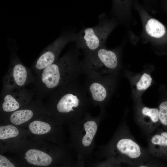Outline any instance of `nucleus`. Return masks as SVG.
<instances>
[{
  "mask_svg": "<svg viewBox=\"0 0 167 167\" xmlns=\"http://www.w3.org/2000/svg\"><path fill=\"white\" fill-rule=\"evenodd\" d=\"M76 81L58 88L49 95L48 113L62 125L68 126L79 121L87 112L90 102L84 87Z\"/></svg>",
  "mask_w": 167,
  "mask_h": 167,
  "instance_id": "obj_1",
  "label": "nucleus"
},
{
  "mask_svg": "<svg viewBox=\"0 0 167 167\" xmlns=\"http://www.w3.org/2000/svg\"><path fill=\"white\" fill-rule=\"evenodd\" d=\"M79 56L77 48L70 49L37 75L34 91L38 98L41 99L58 88L76 80L83 73Z\"/></svg>",
  "mask_w": 167,
  "mask_h": 167,
  "instance_id": "obj_2",
  "label": "nucleus"
},
{
  "mask_svg": "<svg viewBox=\"0 0 167 167\" xmlns=\"http://www.w3.org/2000/svg\"><path fill=\"white\" fill-rule=\"evenodd\" d=\"M98 153L112 157L119 162L138 164L146 160L149 153L141 146L131 133L125 121H123L106 144L100 146Z\"/></svg>",
  "mask_w": 167,
  "mask_h": 167,
  "instance_id": "obj_3",
  "label": "nucleus"
},
{
  "mask_svg": "<svg viewBox=\"0 0 167 167\" xmlns=\"http://www.w3.org/2000/svg\"><path fill=\"white\" fill-rule=\"evenodd\" d=\"M105 115L104 109H101L96 117H93L87 112L79 121L68 126L69 145L79 157L88 156L93 153L96 135Z\"/></svg>",
  "mask_w": 167,
  "mask_h": 167,
  "instance_id": "obj_4",
  "label": "nucleus"
},
{
  "mask_svg": "<svg viewBox=\"0 0 167 167\" xmlns=\"http://www.w3.org/2000/svg\"><path fill=\"white\" fill-rule=\"evenodd\" d=\"M72 149L69 145H60L28 139L12 153L28 164L40 167L48 166L54 159L68 156Z\"/></svg>",
  "mask_w": 167,
  "mask_h": 167,
  "instance_id": "obj_5",
  "label": "nucleus"
},
{
  "mask_svg": "<svg viewBox=\"0 0 167 167\" xmlns=\"http://www.w3.org/2000/svg\"><path fill=\"white\" fill-rule=\"evenodd\" d=\"M63 126L46 113L32 120L25 128L30 140L64 145L66 135Z\"/></svg>",
  "mask_w": 167,
  "mask_h": 167,
  "instance_id": "obj_6",
  "label": "nucleus"
},
{
  "mask_svg": "<svg viewBox=\"0 0 167 167\" xmlns=\"http://www.w3.org/2000/svg\"><path fill=\"white\" fill-rule=\"evenodd\" d=\"M82 61L83 73L86 76L116 75L119 61L116 53L104 45L93 51L84 54Z\"/></svg>",
  "mask_w": 167,
  "mask_h": 167,
  "instance_id": "obj_7",
  "label": "nucleus"
},
{
  "mask_svg": "<svg viewBox=\"0 0 167 167\" xmlns=\"http://www.w3.org/2000/svg\"><path fill=\"white\" fill-rule=\"evenodd\" d=\"M11 53L10 62L8 69L3 80L2 92L24 88L28 84L35 82L36 77L31 70L22 62L16 53V46L14 41H9Z\"/></svg>",
  "mask_w": 167,
  "mask_h": 167,
  "instance_id": "obj_8",
  "label": "nucleus"
},
{
  "mask_svg": "<svg viewBox=\"0 0 167 167\" xmlns=\"http://www.w3.org/2000/svg\"><path fill=\"white\" fill-rule=\"evenodd\" d=\"M104 17V14H100L97 25L90 27H83L77 33L76 48L82 49L84 54L93 51L105 45L114 25Z\"/></svg>",
  "mask_w": 167,
  "mask_h": 167,
  "instance_id": "obj_9",
  "label": "nucleus"
},
{
  "mask_svg": "<svg viewBox=\"0 0 167 167\" xmlns=\"http://www.w3.org/2000/svg\"><path fill=\"white\" fill-rule=\"evenodd\" d=\"M117 83L116 75L87 76L84 88L90 102L101 109L110 99Z\"/></svg>",
  "mask_w": 167,
  "mask_h": 167,
  "instance_id": "obj_10",
  "label": "nucleus"
},
{
  "mask_svg": "<svg viewBox=\"0 0 167 167\" xmlns=\"http://www.w3.org/2000/svg\"><path fill=\"white\" fill-rule=\"evenodd\" d=\"M77 33L71 29L63 31L53 42L41 53L32 66L37 75L45 68L56 62L65 46L69 43L76 42Z\"/></svg>",
  "mask_w": 167,
  "mask_h": 167,
  "instance_id": "obj_11",
  "label": "nucleus"
},
{
  "mask_svg": "<svg viewBox=\"0 0 167 167\" xmlns=\"http://www.w3.org/2000/svg\"><path fill=\"white\" fill-rule=\"evenodd\" d=\"M46 113H48L46 105L37 97L18 110L0 117V121L2 122L25 128L32 120Z\"/></svg>",
  "mask_w": 167,
  "mask_h": 167,
  "instance_id": "obj_12",
  "label": "nucleus"
},
{
  "mask_svg": "<svg viewBox=\"0 0 167 167\" xmlns=\"http://www.w3.org/2000/svg\"><path fill=\"white\" fill-rule=\"evenodd\" d=\"M28 139L26 129L12 124L0 123V153H12Z\"/></svg>",
  "mask_w": 167,
  "mask_h": 167,
  "instance_id": "obj_13",
  "label": "nucleus"
},
{
  "mask_svg": "<svg viewBox=\"0 0 167 167\" xmlns=\"http://www.w3.org/2000/svg\"><path fill=\"white\" fill-rule=\"evenodd\" d=\"M32 92L23 88L2 92L0 117L11 113L33 100Z\"/></svg>",
  "mask_w": 167,
  "mask_h": 167,
  "instance_id": "obj_14",
  "label": "nucleus"
},
{
  "mask_svg": "<svg viewBox=\"0 0 167 167\" xmlns=\"http://www.w3.org/2000/svg\"><path fill=\"white\" fill-rule=\"evenodd\" d=\"M134 118L142 131L149 135L160 125L158 108H149L144 105L141 100L134 101Z\"/></svg>",
  "mask_w": 167,
  "mask_h": 167,
  "instance_id": "obj_15",
  "label": "nucleus"
},
{
  "mask_svg": "<svg viewBox=\"0 0 167 167\" xmlns=\"http://www.w3.org/2000/svg\"><path fill=\"white\" fill-rule=\"evenodd\" d=\"M126 76L130 84L134 101H141L142 95L153 83L151 73L147 72L137 74L127 73Z\"/></svg>",
  "mask_w": 167,
  "mask_h": 167,
  "instance_id": "obj_16",
  "label": "nucleus"
},
{
  "mask_svg": "<svg viewBox=\"0 0 167 167\" xmlns=\"http://www.w3.org/2000/svg\"><path fill=\"white\" fill-rule=\"evenodd\" d=\"M148 135L149 153L158 157H167V131L162 128Z\"/></svg>",
  "mask_w": 167,
  "mask_h": 167,
  "instance_id": "obj_17",
  "label": "nucleus"
},
{
  "mask_svg": "<svg viewBox=\"0 0 167 167\" xmlns=\"http://www.w3.org/2000/svg\"><path fill=\"white\" fill-rule=\"evenodd\" d=\"M145 29L149 35L156 38L162 36L165 32L164 26L154 19H150L148 21L145 26Z\"/></svg>",
  "mask_w": 167,
  "mask_h": 167,
  "instance_id": "obj_18",
  "label": "nucleus"
},
{
  "mask_svg": "<svg viewBox=\"0 0 167 167\" xmlns=\"http://www.w3.org/2000/svg\"><path fill=\"white\" fill-rule=\"evenodd\" d=\"M161 101L158 107L160 125L167 131V94Z\"/></svg>",
  "mask_w": 167,
  "mask_h": 167,
  "instance_id": "obj_19",
  "label": "nucleus"
},
{
  "mask_svg": "<svg viewBox=\"0 0 167 167\" xmlns=\"http://www.w3.org/2000/svg\"><path fill=\"white\" fill-rule=\"evenodd\" d=\"M0 167H16L9 158L3 154L0 155Z\"/></svg>",
  "mask_w": 167,
  "mask_h": 167,
  "instance_id": "obj_20",
  "label": "nucleus"
},
{
  "mask_svg": "<svg viewBox=\"0 0 167 167\" xmlns=\"http://www.w3.org/2000/svg\"><path fill=\"white\" fill-rule=\"evenodd\" d=\"M107 167H120L119 161L112 157H108Z\"/></svg>",
  "mask_w": 167,
  "mask_h": 167,
  "instance_id": "obj_21",
  "label": "nucleus"
},
{
  "mask_svg": "<svg viewBox=\"0 0 167 167\" xmlns=\"http://www.w3.org/2000/svg\"><path fill=\"white\" fill-rule=\"evenodd\" d=\"M138 167H150L148 165H140Z\"/></svg>",
  "mask_w": 167,
  "mask_h": 167,
  "instance_id": "obj_22",
  "label": "nucleus"
},
{
  "mask_svg": "<svg viewBox=\"0 0 167 167\" xmlns=\"http://www.w3.org/2000/svg\"><path fill=\"white\" fill-rule=\"evenodd\" d=\"M167 94V92H166V93Z\"/></svg>",
  "mask_w": 167,
  "mask_h": 167,
  "instance_id": "obj_23",
  "label": "nucleus"
}]
</instances>
